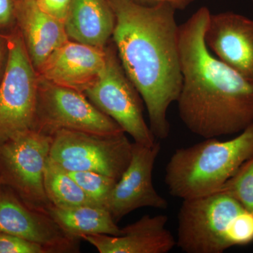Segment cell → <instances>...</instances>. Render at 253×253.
I'll list each match as a JSON object with an SVG mask.
<instances>
[{"instance_id": "7402d4cb", "label": "cell", "mask_w": 253, "mask_h": 253, "mask_svg": "<svg viewBox=\"0 0 253 253\" xmlns=\"http://www.w3.org/2000/svg\"><path fill=\"white\" fill-rule=\"evenodd\" d=\"M72 0H36L40 9L59 21L65 22Z\"/></svg>"}, {"instance_id": "5bb4252c", "label": "cell", "mask_w": 253, "mask_h": 253, "mask_svg": "<svg viewBox=\"0 0 253 253\" xmlns=\"http://www.w3.org/2000/svg\"><path fill=\"white\" fill-rule=\"evenodd\" d=\"M166 214H146L139 220L121 228L120 236H84L100 253H168L176 246L170 231L166 225Z\"/></svg>"}, {"instance_id": "4316f807", "label": "cell", "mask_w": 253, "mask_h": 253, "mask_svg": "<svg viewBox=\"0 0 253 253\" xmlns=\"http://www.w3.org/2000/svg\"><path fill=\"white\" fill-rule=\"evenodd\" d=\"M252 1H253V0H252Z\"/></svg>"}, {"instance_id": "5b68a950", "label": "cell", "mask_w": 253, "mask_h": 253, "mask_svg": "<svg viewBox=\"0 0 253 253\" xmlns=\"http://www.w3.org/2000/svg\"><path fill=\"white\" fill-rule=\"evenodd\" d=\"M6 67L0 83V145L35 130L39 76L19 33L6 42Z\"/></svg>"}, {"instance_id": "52a82bcc", "label": "cell", "mask_w": 253, "mask_h": 253, "mask_svg": "<svg viewBox=\"0 0 253 253\" xmlns=\"http://www.w3.org/2000/svg\"><path fill=\"white\" fill-rule=\"evenodd\" d=\"M132 146L125 132L99 134L61 129L51 136L49 156L68 172L91 171L118 181L130 162Z\"/></svg>"}, {"instance_id": "ac0fdd59", "label": "cell", "mask_w": 253, "mask_h": 253, "mask_svg": "<svg viewBox=\"0 0 253 253\" xmlns=\"http://www.w3.org/2000/svg\"><path fill=\"white\" fill-rule=\"evenodd\" d=\"M44 186L53 206L71 208L93 204L69 172L54 160L48 157L44 171Z\"/></svg>"}, {"instance_id": "8fae6325", "label": "cell", "mask_w": 253, "mask_h": 253, "mask_svg": "<svg viewBox=\"0 0 253 253\" xmlns=\"http://www.w3.org/2000/svg\"><path fill=\"white\" fill-rule=\"evenodd\" d=\"M0 233L42 245L51 253L78 252L81 240L68 235L49 214L32 209L8 186L0 185Z\"/></svg>"}, {"instance_id": "ffe728a7", "label": "cell", "mask_w": 253, "mask_h": 253, "mask_svg": "<svg viewBox=\"0 0 253 253\" xmlns=\"http://www.w3.org/2000/svg\"><path fill=\"white\" fill-rule=\"evenodd\" d=\"M217 191L230 195L253 214V154Z\"/></svg>"}, {"instance_id": "e0dca14e", "label": "cell", "mask_w": 253, "mask_h": 253, "mask_svg": "<svg viewBox=\"0 0 253 253\" xmlns=\"http://www.w3.org/2000/svg\"><path fill=\"white\" fill-rule=\"evenodd\" d=\"M48 214L68 235L79 240L84 236H120L121 228L102 206L87 204L71 208L51 205Z\"/></svg>"}, {"instance_id": "d4e9b609", "label": "cell", "mask_w": 253, "mask_h": 253, "mask_svg": "<svg viewBox=\"0 0 253 253\" xmlns=\"http://www.w3.org/2000/svg\"><path fill=\"white\" fill-rule=\"evenodd\" d=\"M3 42L0 39V69H1V62H2L3 51H4V47H3Z\"/></svg>"}, {"instance_id": "2e32d148", "label": "cell", "mask_w": 253, "mask_h": 253, "mask_svg": "<svg viewBox=\"0 0 253 253\" xmlns=\"http://www.w3.org/2000/svg\"><path fill=\"white\" fill-rule=\"evenodd\" d=\"M115 23L107 0H72L64 25L70 39L104 49L112 38Z\"/></svg>"}, {"instance_id": "9c48e42d", "label": "cell", "mask_w": 253, "mask_h": 253, "mask_svg": "<svg viewBox=\"0 0 253 253\" xmlns=\"http://www.w3.org/2000/svg\"><path fill=\"white\" fill-rule=\"evenodd\" d=\"M61 129L99 134L124 132L117 123L96 107L84 93L39 77L35 130L52 136Z\"/></svg>"}, {"instance_id": "8992f818", "label": "cell", "mask_w": 253, "mask_h": 253, "mask_svg": "<svg viewBox=\"0 0 253 253\" xmlns=\"http://www.w3.org/2000/svg\"><path fill=\"white\" fill-rule=\"evenodd\" d=\"M106 52L102 71L83 93L129 134L134 142L153 146L156 137L145 121L141 95L123 69L116 46H106Z\"/></svg>"}, {"instance_id": "603a6c76", "label": "cell", "mask_w": 253, "mask_h": 253, "mask_svg": "<svg viewBox=\"0 0 253 253\" xmlns=\"http://www.w3.org/2000/svg\"><path fill=\"white\" fill-rule=\"evenodd\" d=\"M14 18V0H0V28L8 26Z\"/></svg>"}, {"instance_id": "cb8c5ba5", "label": "cell", "mask_w": 253, "mask_h": 253, "mask_svg": "<svg viewBox=\"0 0 253 253\" xmlns=\"http://www.w3.org/2000/svg\"><path fill=\"white\" fill-rule=\"evenodd\" d=\"M137 4L144 6H156L161 4L171 5L174 9H184L195 0H132Z\"/></svg>"}, {"instance_id": "9a60e30c", "label": "cell", "mask_w": 253, "mask_h": 253, "mask_svg": "<svg viewBox=\"0 0 253 253\" xmlns=\"http://www.w3.org/2000/svg\"><path fill=\"white\" fill-rule=\"evenodd\" d=\"M15 18L37 73L50 55L69 41L64 23L40 9L36 0H14Z\"/></svg>"}, {"instance_id": "6da1fadb", "label": "cell", "mask_w": 253, "mask_h": 253, "mask_svg": "<svg viewBox=\"0 0 253 253\" xmlns=\"http://www.w3.org/2000/svg\"><path fill=\"white\" fill-rule=\"evenodd\" d=\"M107 1L116 18L112 38L121 65L144 101L155 137L167 139L168 109L182 85L176 9L168 4Z\"/></svg>"}, {"instance_id": "44dd1931", "label": "cell", "mask_w": 253, "mask_h": 253, "mask_svg": "<svg viewBox=\"0 0 253 253\" xmlns=\"http://www.w3.org/2000/svg\"><path fill=\"white\" fill-rule=\"evenodd\" d=\"M44 246L19 236L0 233V253H46Z\"/></svg>"}, {"instance_id": "30bf717a", "label": "cell", "mask_w": 253, "mask_h": 253, "mask_svg": "<svg viewBox=\"0 0 253 253\" xmlns=\"http://www.w3.org/2000/svg\"><path fill=\"white\" fill-rule=\"evenodd\" d=\"M161 144L145 146L133 143L130 162L116 182L106 208L116 223L141 208L167 209V201L155 189L153 171Z\"/></svg>"}, {"instance_id": "277c9868", "label": "cell", "mask_w": 253, "mask_h": 253, "mask_svg": "<svg viewBox=\"0 0 253 253\" xmlns=\"http://www.w3.org/2000/svg\"><path fill=\"white\" fill-rule=\"evenodd\" d=\"M176 246L186 253H222L253 242V214L230 195L216 191L183 200Z\"/></svg>"}, {"instance_id": "7a4b0ae2", "label": "cell", "mask_w": 253, "mask_h": 253, "mask_svg": "<svg viewBox=\"0 0 253 253\" xmlns=\"http://www.w3.org/2000/svg\"><path fill=\"white\" fill-rule=\"evenodd\" d=\"M210 15L204 6L179 26L178 112L186 127L204 139L237 134L253 123V83L208 49Z\"/></svg>"}, {"instance_id": "ba28073f", "label": "cell", "mask_w": 253, "mask_h": 253, "mask_svg": "<svg viewBox=\"0 0 253 253\" xmlns=\"http://www.w3.org/2000/svg\"><path fill=\"white\" fill-rule=\"evenodd\" d=\"M51 143V136L31 130L0 145L1 184L11 188L32 209L46 214L52 205L44 186Z\"/></svg>"}, {"instance_id": "7c38bea8", "label": "cell", "mask_w": 253, "mask_h": 253, "mask_svg": "<svg viewBox=\"0 0 253 253\" xmlns=\"http://www.w3.org/2000/svg\"><path fill=\"white\" fill-rule=\"evenodd\" d=\"M205 42L214 56L253 83V20L226 11L212 14Z\"/></svg>"}, {"instance_id": "d6986e66", "label": "cell", "mask_w": 253, "mask_h": 253, "mask_svg": "<svg viewBox=\"0 0 253 253\" xmlns=\"http://www.w3.org/2000/svg\"><path fill=\"white\" fill-rule=\"evenodd\" d=\"M68 172L93 204L106 208L110 195L118 181L110 176L91 171Z\"/></svg>"}, {"instance_id": "484cf974", "label": "cell", "mask_w": 253, "mask_h": 253, "mask_svg": "<svg viewBox=\"0 0 253 253\" xmlns=\"http://www.w3.org/2000/svg\"><path fill=\"white\" fill-rule=\"evenodd\" d=\"M0 185H1V181H0Z\"/></svg>"}, {"instance_id": "4fadbf2b", "label": "cell", "mask_w": 253, "mask_h": 253, "mask_svg": "<svg viewBox=\"0 0 253 253\" xmlns=\"http://www.w3.org/2000/svg\"><path fill=\"white\" fill-rule=\"evenodd\" d=\"M106 58V48L68 41L50 55L38 74L50 83L84 92L99 76Z\"/></svg>"}, {"instance_id": "3957f363", "label": "cell", "mask_w": 253, "mask_h": 253, "mask_svg": "<svg viewBox=\"0 0 253 253\" xmlns=\"http://www.w3.org/2000/svg\"><path fill=\"white\" fill-rule=\"evenodd\" d=\"M253 154V123L234 139H205L176 149L166 168L169 194L182 200L212 194Z\"/></svg>"}]
</instances>
